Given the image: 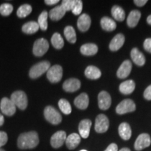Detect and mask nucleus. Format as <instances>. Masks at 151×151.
Segmentation results:
<instances>
[{
  "label": "nucleus",
  "instance_id": "nucleus-1",
  "mask_svg": "<svg viewBox=\"0 0 151 151\" xmlns=\"http://www.w3.org/2000/svg\"><path fill=\"white\" fill-rule=\"evenodd\" d=\"M39 143L37 132L31 131L22 133L18 137V146L20 149H32L36 148Z\"/></svg>",
  "mask_w": 151,
  "mask_h": 151
},
{
  "label": "nucleus",
  "instance_id": "nucleus-2",
  "mask_svg": "<svg viewBox=\"0 0 151 151\" xmlns=\"http://www.w3.org/2000/svg\"><path fill=\"white\" fill-rule=\"evenodd\" d=\"M43 114L47 121L50 122V124L57 125L62 122V118L61 114L59 113V111L51 106H48L45 108Z\"/></svg>",
  "mask_w": 151,
  "mask_h": 151
},
{
  "label": "nucleus",
  "instance_id": "nucleus-3",
  "mask_svg": "<svg viewBox=\"0 0 151 151\" xmlns=\"http://www.w3.org/2000/svg\"><path fill=\"white\" fill-rule=\"evenodd\" d=\"M50 67V63L48 61H42L36 64L30 69L29 75L31 78L35 79L48 71Z\"/></svg>",
  "mask_w": 151,
  "mask_h": 151
},
{
  "label": "nucleus",
  "instance_id": "nucleus-4",
  "mask_svg": "<svg viewBox=\"0 0 151 151\" xmlns=\"http://www.w3.org/2000/svg\"><path fill=\"white\" fill-rule=\"evenodd\" d=\"M11 100L20 110H24L27 107L28 99L26 94L23 91L18 90L11 94Z\"/></svg>",
  "mask_w": 151,
  "mask_h": 151
},
{
  "label": "nucleus",
  "instance_id": "nucleus-5",
  "mask_svg": "<svg viewBox=\"0 0 151 151\" xmlns=\"http://www.w3.org/2000/svg\"><path fill=\"white\" fill-rule=\"evenodd\" d=\"M63 70L60 65H55L50 67L47 71V78L52 83L60 82L62 78Z\"/></svg>",
  "mask_w": 151,
  "mask_h": 151
},
{
  "label": "nucleus",
  "instance_id": "nucleus-6",
  "mask_svg": "<svg viewBox=\"0 0 151 151\" xmlns=\"http://www.w3.org/2000/svg\"><path fill=\"white\" fill-rule=\"evenodd\" d=\"M136 110V104L133 100L126 99L122 100L116 106V111L119 115H123L127 113L134 112Z\"/></svg>",
  "mask_w": 151,
  "mask_h": 151
},
{
  "label": "nucleus",
  "instance_id": "nucleus-7",
  "mask_svg": "<svg viewBox=\"0 0 151 151\" xmlns=\"http://www.w3.org/2000/svg\"><path fill=\"white\" fill-rule=\"evenodd\" d=\"M49 48L48 41L46 39L41 38L37 39L34 43L33 46V54L35 56L41 57L43 56L46 52L48 51Z\"/></svg>",
  "mask_w": 151,
  "mask_h": 151
},
{
  "label": "nucleus",
  "instance_id": "nucleus-8",
  "mask_svg": "<svg viewBox=\"0 0 151 151\" xmlns=\"http://www.w3.org/2000/svg\"><path fill=\"white\" fill-rule=\"evenodd\" d=\"M0 109L1 112L7 116H14L16 111V106L11 99L4 97L0 102Z\"/></svg>",
  "mask_w": 151,
  "mask_h": 151
},
{
  "label": "nucleus",
  "instance_id": "nucleus-9",
  "mask_svg": "<svg viewBox=\"0 0 151 151\" xmlns=\"http://www.w3.org/2000/svg\"><path fill=\"white\" fill-rule=\"evenodd\" d=\"M109 120L104 114L98 115L95 120L94 129L97 133H104L109 129Z\"/></svg>",
  "mask_w": 151,
  "mask_h": 151
},
{
  "label": "nucleus",
  "instance_id": "nucleus-10",
  "mask_svg": "<svg viewBox=\"0 0 151 151\" xmlns=\"http://www.w3.org/2000/svg\"><path fill=\"white\" fill-rule=\"evenodd\" d=\"M151 144V139L148 134L143 133L139 135L134 143V148L136 150L140 151L143 149L148 148Z\"/></svg>",
  "mask_w": 151,
  "mask_h": 151
},
{
  "label": "nucleus",
  "instance_id": "nucleus-11",
  "mask_svg": "<svg viewBox=\"0 0 151 151\" xmlns=\"http://www.w3.org/2000/svg\"><path fill=\"white\" fill-rule=\"evenodd\" d=\"M67 139V134L65 131H58L54 134L50 139V144L52 148H59L63 146Z\"/></svg>",
  "mask_w": 151,
  "mask_h": 151
},
{
  "label": "nucleus",
  "instance_id": "nucleus-12",
  "mask_svg": "<svg viewBox=\"0 0 151 151\" xmlns=\"http://www.w3.org/2000/svg\"><path fill=\"white\" fill-rule=\"evenodd\" d=\"M98 105L100 109L106 111L110 108L111 105V97L109 92L101 91L98 94Z\"/></svg>",
  "mask_w": 151,
  "mask_h": 151
},
{
  "label": "nucleus",
  "instance_id": "nucleus-13",
  "mask_svg": "<svg viewBox=\"0 0 151 151\" xmlns=\"http://www.w3.org/2000/svg\"><path fill=\"white\" fill-rule=\"evenodd\" d=\"M132 69V64L129 60H124L117 71V76L120 79L126 78L130 74Z\"/></svg>",
  "mask_w": 151,
  "mask_h": 151
},
{
  "label": "nucleus",
  "instance_id": "nucleus-14",
  "mask_svg": "<svg viewBox=\"0 0 151 151\" xmlns=\"http://www.w3.org/2000/svg\"><path fill=\"white\" fill-rule=\"evenodd\" d=\"M81 81L77 78H69L66 80L63 83V89L67 92H74L81 88Z\"/></svg>",
  "mask_w": 151,
  "mask_h": 151
},
{
  "label": "nucleus",
  "instance_id": "nucleus-15",
  "mask_svg": "<svg viewBox=\"0 0 151 151\" xmlns=\"http://www.w3.org/2000/svg\"><path fill=\"white\" fill-rule=\"evenodd\" d=\"M91 25V18L87 14H81L77 21V27L80 31L85 32L90 29Z\"/></svg>",
  "mask_w": 151,
  "mask_h": 151
},
{
  "label": "nucleus",
  "instance_id": "nucleus-16",
  "mask_svg": "<svg viewBox=\"0 0 151 151\" xmlns=\"http://www.w3.org/2000/svg\"><path fill=\"white\" fill-rule=\"evenodd\" d=\"M91 126L92 121L89 119H84V120H81L78 125V132L81 137L87 139L89 137Z\"/></svg>",
  "mask_w": 151,
  "mask_h": 151
},
{
  "label": "nucleus",
  "instance_id": "nucleus-17",
  "mask_svg": "<svg viewBox=\"0 0 151 151\" xmlns=\"http://www.w3.org/2000/svg\"><path fill=\"white\" fill-rule=\"evenodd\" d=\"M124 36L122 34H118L113 38L109 44V49L111 51H118L124 43Z\"/></svg>",
  "mask_w": 151,
  "mask_h": 151
},
{
  "label": "nucleus",
  "instance_id": "nucleus-18",
  "mask_svg": "<svg viewBox=\"0 0 151 151\" xmlns=\"http://www.w3.org/2000/svg\"><path fill=\"white\" fill-rule=\"evenodd\" d=\"M131 58L137 66L142 67L146 63V58L137 48H134L131 50Z\"/></svg>",
  "mask_w": 151,
  "mask_h": 151
},
{
  "label": "nucleus",
  "instance_id": "nucleus-19",
  "mask_svg": "<svg viewBox=\"0 0 151 151\" xmlns=\"http://www.w3.org/2000/svg\"><path fill=\"white\" fill-rule=\"evenodd\" d=\"M74 105L81 110L86 109L89 105V97L88 94L85 92L79 94L74 100Z\"/></svg>",
  "mask_w": 151,
  "mask_h": 151
},
{
  "label": "nucleus",
  "instance_id": "nucleus-20",
  "mask_svg": "<svg viewBox=\"0 0 151 151\" xmlns=\"http://www.w3.org/2000/svg\"><path fill=\"white\" fill-rule=\"evenodd\" d=\"M81 136L76 133H72L69 135L66 139V146L69 150H73L80 144Z\"/></svg>",
  "mask_w": 151,
  "mask_h": 151
},
{
  "label": "nucleus",
  "instance_id": "nucleus-21",
  "mask_svg": "<svg viewBox=\"0 0 151 151\" xmlns=\"http://www.w3.org/2000/svg\"><path fill=\"white\" fill-rule=\"evenodd\" d=\"M135 83L132 80H127L122 82L119 86V90L122 94H132L135 90Z\"/></svg>",
  "mask_w": 151,
  "mask_h": 151
},
{
  "label": "nucleus",
  "instance_id": "nucleus-22",
  "mask_svg": "<svg viewBox=\"0 0 151 151\" xmlns=\"http://www.w3.org/2000/svg\"><path fill=\"white\" fill-rule=\"evenodd\" d=\"M141 17V14L139 11L133 10L129 13L127 19V24L129 27H135L139 23Z\"/></svg>",
  "mask_w": 151,
  "mask_h": 151
},
{
  "label": "nucleus",
  "instance_id": "nucleus-23",
  "mask_svg": "<svg viewBox=\"0 0 151 151\" xmlns=\"http://www.w3.org/2000/svg\"><path fill=\"white\" fill-rule=\"evenodd\" d=\"M118 133L123 140L127 141L132 137V129L129 124L127 122H122L118 127Z\"/></svg>",
  "mask_w": 151,
  "mask_h": 151
},
{
  "label": "nucleus",
  "instance_id": "nucleus-24",
  "mask_svg": "<svg viewBox=\"0 0 151 151\" xmlns=\"http://www.w3.org/2000/svg\"><path fill=\"white\" fill-rule=\"evenodd\" d=\"M66 14L65 9L62 8L61 5L55 6V8L52 9L49 12L48 16L52 20L54 21H58V20H61Z\"/></svg>",
  "mask_w": 151,
  "mask_h": 151
},
{
  "label": "nucleus",
  "instance_id": "nucleus-25",
  "mask_svg": "<svg viewBox=\"0 0 151 151\" xmlns=\"http://www.w3.org/2000/svg\"><path fill=\"white\" fill-rule=\"evenodd\" d=\"M81 52L83 55L92 56L97 54L98 52V46L94 43H89L83 44L81 47Z\"/></svg>",
  "mask_w": 151,
  "mask_h": 151
},
{
  "label": "nucleus",
  "instance_id": "nucleus-26",
  "mask_svg": "<svg viewBox=\"0 0 151 151\" xmlns=\"http://www.w3.org/2000/svg\"><path fill=\"white\" fill-rule=\"evenodd\" d=\"M85 75L88 78L91 80H97L99 79L101 76V70L94 66H88L85 70Z\"/></svg>",
  "mask_w": 151,
  "mask_h": 151
},
{
  "label": "nucleus",
  "instance_id": "nucleus-27",
  "mask_svg": "<svg viewBox=\"0 0 151 151\" xmlns=\"http://www.w3.org/2000/svg\"><path fill=\"white\" fill-rule=\"evenodd\" d=\"M101 27L104 30L107 32H112L116 29V22L109 17H103L100 21Z\"/></svg>",
  "mask_w": 151,
  "mask_h": 151
},
{
  "label": "nucleus",
  "instance_id": "nucleus-28",
  "mask_svg": "<svg viewBox=\"0 0 151 151\" xmlns=\"http://www.w3.org/2000/svg\"><path fill=\"white\" fill-rule=\"evenodd\" d=\"M39 29V24L35 21H29L24 24L22 27V31L27 35H32L37 32Z\"/></svg>",
  "mask_w": 151,
  "mask_h": 151
},
{
  "label": "nucleus",
  "instance_id": "nucleus-29",
  "mask_svg": "<svg viewBox=\"0 0 151 151\" xmlns=\"http://www.w3.org/2000/svg\"><path fill=\"white\" fill-rule=\"evenodd\" d=\"M111 15L115 20L119 22L123 21L125 18V12L119 6H113L111 9Z\"/></svg>",
  "mask_w": 151,
  "mask_h": 151
},
{
  "label": "nucleus",
  "instance_id": "nucleus-30",
  "mask_svg": "<svg viewBox=\"0 0 151 151\" xmlns=\"http://www.w3.org/2000/svg\"><path fill=\"white\" fill-rule=\"evenodd\" d=\"M64 35L67 40L71 43H75L76 41V34L72 26H67L64 29Z\"/></svg>",
  "mask_w": 151,
  "mask_h": 151
},
{
  "label": "nucleus",
  "instance_id": "nucleus-31",
  "mask_svg": "<svg viewBox=\"0 0 151 151\" xmlns=\"http://www.w3.org/2000/svg\"><path fill=\"white\" fill-rule=\"evenodd\" d=\"M48 14L46 11H43L38 18L37 23L39 24V28L43 31H46L48 29Z\"/></svg>",
  "mask_w": 151,
  "mask_h": 151
},
{
  "label": "nucleus",
  "instance_id": "nucleus-32",
  "mask_svg": "<svg viewBox=\"0 0 151 151\" xmlns=\"http://www.w3.org/2000/svg\"><path fill=\"white\" fill-rule=\"evenodd\" d=\"M51 43L52 46L56 49H62L63 48L64 44H65L62 36L58 32L54 33L53 35L52 36Z\"/></svg>",
  "mask_w": 151,
  "mask_h": 151
},
{
  "label": "nucleus",
  "instance_id": "nucleus-33",
  "mask_svg": "<svg viewBox=\"0 0 151 151\" xmlns=\"http://www.w3.org/2000/svg\"><path fill=\"white\" fill-rule=\"evenodd\" d=\"M32 8L29 4H23L19 7L17 11V16L19 18H25L31 14Z\"/></svg>",
  "mask_w": 151,
  "mask_h": 151
},
{
  "label": "nucleus",
  "instance_id": "nucleus-34",
  "mask_svg": "<svg viewBox=\"0 0 151 151\" xmlns=\"http://www.w3.org/2000/svg\"><path fill=\"white\" fill-rule=\"evenodd\" d=\"M58 106L62 113L65 115H69L71 113V106L70 103L65 99H60Z\"/></svg>",
  "mask_w": 151,
  "mask_h": 151
},
{
  "label": "nucleus",
  "instance_id": "nucleus-35",
  "mask_svg": "<svg viewBox=\"0 0 151 151\" xmlns=\"http://www.w3.org/2000/svg\"><path fill=\"white\" fill-rule=\"evenodd\" d=\"M14 7L11 4L4 3L0 6V14L4 16H8L12 13Z\"/></svg>",
  "mask_w": 151,
  "mask_h": 151
},
{
  "label": "nucleus",
  "instance_id": "nucleus-36",
  "mask_svg": "<svg viewBox=\"0 0 151 151\" xmlns=\"http://www.w3.org/2000/svg\"><path fill=\"white\" fill-rule=\"evenodd\" d=\"M83 10V1L81 0H75L74 5L71 11L76 16L81 14Z\"/></svg>",
  "mask_w": 151,
  "mask_h": 151
},
{
  "label": "nucleus",
  "instance_id": "nucleus-37",
  "mask_svg": "<svg viewBox=\"0 0 151 151\" xmlns=\"http://www.w3.org/2000/svg\"><path fill=\"white\" fill-rule=\"evenodd\" d=\"M74 3L75 0H63L62 1L61 6H62V8L65 9L66 12H67V11L72 10Z\"/></svg>",
  "mask_w": 151,
  "mask_h": 151
},
{
  "label": "nucleus",
  "instance_id": "nucleus-38",
  "mask_svg": "<svg viewBox=\"0 0 151 151\" xmlns=\"http://www.w3.org/2000/svg\"><path fill=\"white\" fill-rule=\"evenodd\" d=\"M8 141V136L5 132L0 131V148L6 145Z\"/></svg>",
  "mask_w": 151,
  "mask_h": 151
},
{
  "label": "nucleus",
  "instance_id": "nucleus-39",
  "mask_svg": "<svg viewBox=\"0 0 151 151\" xmlns=\"http://www.w3.org/2000/svg\"><path fill=\"white\" fill-rule=\"evenodd\" d=\"M143 48L147 52L151 53V38H147L143 42Z\"/></svg>",
  "mask_w": 151,
  "mask_h": 151
},
{
  "label": "nucleus",
  "instance_id": "nucleus-40",
  "mask_svg": "<svg viewBox=\"0 0 151 151\" xmlns=\"http://www.w3.org/2000/svg\"><path fill=\"white\" fill-rule=\"evenodd\" d=\"M143 97L146 100L150 101L151 100V85L147 87V88L144 90L143 92Z\"/></svg>",
  "mask_w": 151,
  "mask_h": 151
},
{
  "label": "nucleus",
  "instance_id": "nucleus-41",
  "mask_svg": "<svg viewBox=\"0 0 151 151\" xmlns=\"http://www.w3.org/2000/svg\"><path fill=\"white\" fill-rule=\"evenodd\" d=\"M104 151H118V146L114 143H111Z\"/></svg>",
  "mask_w": 151,
  "mask_h": 151
},
{
  "label": "nucleus",
  "instance_id": "nucleus-42",
  "mask_svg": "<svg viewBox=\"0 0 151 151\" xmlns=\"http://www.w3.org/2000/svg\"><path fill=\"white\" fill-rule=\"evenodd\" d=\"M147 2H148L147 0H134V4L137 5V6L139 7L143 6L146 4Z\"/></svg>",
  "mask_w": 151,
  "mask_h": 151
},
{
  "label": "nucleus",
  "instance_id": "nucleus-43",
  "mask_svg": "<svg viewBox=\"0 0 151 151\" xmlns=\"http://www.w3.org/2000/svg\"><path fill=\"white\" fill-rule=\"evenodd\" d=\"M59 0H45V3L47 5H55L56 4L59 3Z\"/></svg>",
  "mask_w": 151,
  "mask_h": 151
},
{
  "label": "nucleus",
  "instance_id": "nucleus-44",
  "mask_svg": "<svg viewBox=\"0 0 151 151\" xmlns=\"http://www.w3.org/2000/svg\"><path fill=\"white\" fill-rule=\"evenodd\" d=\"M4 122V116L0 113V126L3 125Z\"/></svg>",
  "mask_w": 151,
  "mask_h": 151
},
{
  "label": "nucleus",
  "instance_id": "nucleus-45",
  "mask_svg": "<svg viewBox=\"0 0 151 151\" xmlns=\"http://www.w3.org/2000/svg\"><path fill=\"white\" fill-rule=\"evenodd\" d=\"M147 23L151 25V15H150V16H148V18H147Z\"/></svg>",
  "mask_w": 151,
  "mask_h": 151
},
{
  "label": "nucleus",
  "instance_id": "nucleus-46",
  "mask_svg": "<svg viewBox=\"0 0 151 151\" xmlns=\"http://www.w3.org/2000/svg\"><path fill=\"white\" fill-rule=\"evenodd\" d=\"M119 151H131V150H130V149L128 148H122V149H120Z\"/></svg>",
  "mask_w": 151,
  "mask_h": 151
},
{
  "label": "nucleus",
  "instance_id": "nucleus-47",
  "mask_svg": "<svg viewBox=\"0 0 151 151\" xmlns=\"http://www.w3.org/2000/svg\"><path fill=\"white\" fill-rule=\"evenodd\" d=\"M0 151H5V150H4V149H1V148H0Z\"/></svg>",
  "mask_w": 151,
  "mask_h": 151
},
{
  "label": "nucleus",
  "instance_id": "nucleus-48",
  "mask_svg": "<svg viewBox=\"0 0 151 151\" xmlns=\"http://www.w3.org/2000/svg\"><path fill=\"white\" fill-rule=\"evenodd\" d=\"M80 151H88V150H81Z\"/></svg>",
  "mask_w": 151,
  "mask_h": 151
}]
</instances>
